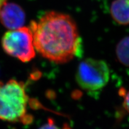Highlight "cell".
Instances as JSON below:
<instances>
[{"label":"cell","instance_id":"6da1fadb","mask_svg":"<svg viewBox=\"0 0 129 129\" xmlns=\"http://www.w3.org/2000/svg\"><path fill=\"white\" fill-rule=\"evenodd\" d=\"M30 29L35 48L43 57L57 64L69 62L80 53V33L75 20L68 14L46 13Z\"/></svg>","mask_w":129,"mask_h":129},{"label":"cell","instance_id":"7a4b0ae2","mask_svg":"<svg viewBox=\"0 0 129 129\" xmlns=\"http://www.w3.org/2000/svg\"><path fill=\"white\" fill-rule=\"evenodd\" d=\"M29 98L25 83L16 80L0 81V120L29 124L34 118L28 112Z\"/></svg>","mask_w":129,"mask_h":129},{"label":"cell","instance_id":"3957f363","mask_svg":"<svg viewBox=\"0 0 129 129\" xmlns=\"http://www.w3.org/2000/svg\"><path fill=\"white\" fill-rule=\"evenodd\" d=\"M110 71L104 60L87 58L78 64L76 73L77 83L87 91H96L108 83Z\"/></svg>","mask_w":129,"mask_h":129},{"label":"cell","instance_id":"277c9868","mask_svg":"<svg viewBox=\"0 0 129 129\" xmlns=\"http://www.w3.org/2000/svg\"><path fill=\"white\" fill-rule=\"evenodd\" d=\"M4 51L22 62H28L35 56L33 35L30 28L22 27L5 33L1 40Z\"/></svg>","mask_w":129,"mask_h":129},{"label":"cell","instance_id":"5b68a950","mask_svg":"<svg viewBox=\"0 0 129 129\" xmlns=\"http://www.w3.org/2000/svg\"><path fill=\"white\" fill-rule=\"evenodd\" d=\"M0 21L6 28L16 29L23 27L25 22V13L18 4L7 2L0 10Z\"/></svg>","mask_w":129,"mask_h":129},{"label":"cell","instance_id":"8992f818","mask_svg":"<svg viewBox=\"0 0 129 129\" xmlns=\"http://www.w3.org/2000/svg\"><path fill=\"white\" fill-rule=\"evenodd\" d=\"M110 13L117 23L129 25V0H114L111 3Z\"/></svg>","mask_w":129,"mask_h":129},{"label":"cell","instance_id":"52a82bcc","mask_svg":"<svg viewBox=\"0 0 129 129\" xmlns=\"http://www.w3.org/2000/svg\"><path fill=\"white\" fill-rule=\"evenodd\" d=\"M116 56L120 63L129 67V36L121 40L115 50Z\"/></svg>","mask_w":129,"mask_h":129},{"label":"cell","instance_id":"ba28073f","mask_svg":"<svg viewBox=\"0 0 129 129\" xmlns=\"http://www.w3.org/2000/svg\"><path fill=\"white\" fill-rule=\"evenodd\" d=\"M39 129H59V128L55 124L54 120L51 118H49L47 123L42 125Z\"/></svg>","mask_w":129,"mask_h":129},{"label":"cell","instance_id":"9c48e42d","mask_svg":"<svg viewBox=\"0 0 129 129\" xmlns=\"http://www.w3.org/2000/svg\"><path fill=\"white\" fill-rule=\"evenodd\" d=\"M123 105L127 112L129 113V91L125 93L124 96Z\"/></svg>","mask_w":129,"mask_h":129},{"label":"cell","instance_id":"30bf717a","mask_svg":"<svg viewBox=\"0 0 129 129\" xmlns=\"http://www.w3.org/2000/svg\"><path fill=\"white\" fill-rule=\"evenodd\" d=\"M7 0H0V10H1V7H3V6L5 3H7Z\"/></svg>","mask_w":129,"mask_h":129}]
</instances>
